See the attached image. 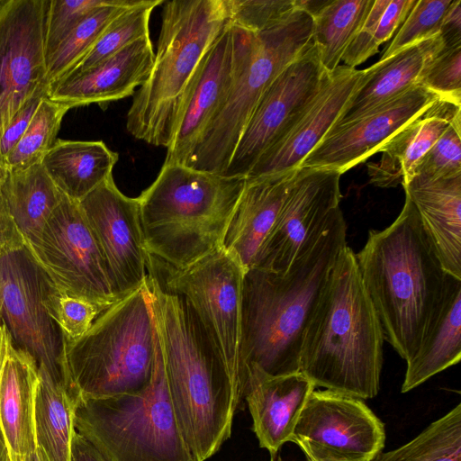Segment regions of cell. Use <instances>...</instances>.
Listing matches in <instances>:
<instances>
[{"mask_svg": "<svg viewBox=\"0 0 461 461\" xmlns=\"http://www.w3.org/2000/svg\"><path fill=\"white\" fill-rule=\"evenodd\" d=\"M149 36L140 39L98 65L68 76L50 87L47 97L70 109L108 104L135 94L148 78L154 61Z\"/></svg>", "mask_w": 461, "mask_h": 461, "instance_id": "44dd1931", "label": "cell"}, {"mask_svg": "<svg viewBox=\"0 0 461 461\" xmlns=\"http://www.w3.org/2000/svg\"><path fill=\"white\" fill-rule=\"evenodd\" d=\"M230 23L257 33L274 25L291 13L294 0H228Z\"/></svg>", "mask_w": 461, "mask_h": 461, "instance_id": "b9f144b4", "label": "cell"}, {"mask_svg": "<svg viewBox=\"0 0 461 461\" xmlns=\"http://www.w3.org/2000/svg\"><path fill=\"white\" fill-rule=\"evenodd\" d=\"M229 22L228 0L164 1L152 68L126 115L135 139L167 148L192 77Z\"/></svg>", "mask_w": 461, "mask_h": 461, "instance_id": "8992f818", "label": "cell"}, {"mask_svg": "<svg viewBox=\"0 0 461 461\" xmlns=\"http://www.w3.org/2000/svg\"><path fill=\"white\" fill-rule=\"evenodd\" d=\"M341 175L333 169L298 168L253 267L285 274L292 264L315 244L340 209Z\"/></svg>", "mask_w": 461, "mask_h": 461, "instance_id": "5bb4252c", "label": "cell"}, {"mask_svg": "<svg viewBox=\"0 0 461 461\" xmlns=\"http://www.w3.org/2000/svg\"><path fill=\"white\" fill-rule=\"evenodd\" d=\"M453 0H417L380 59L439 34L444 15Z\"/></svg>", "mask_w": 461, "mask_h": 461, "instance_id": "8d00e7d4", "label": "cell"}, {"mask_svg": "<svg viewBox=\"0 0 461 461\" xmlns=\"http://www.w3.org/2000/svg\"><path fill=\"white\" fill-rule=\"evenodd\" d=\"M163 3L164 0H140L126 9L106 27L90 51L63 78L82 73L132 42L149 36L151 13Z\"/></svg>", "mask_w": 461, "mask_h": 461, "instance_id": "e575fe53", "label": "cell"}, {"mask_svg": "<svg viewBox=\"0 0 461 461\" xmlns=\"http://www.w3.org/2000/svg\"><path fill=\"white\" fill-rule=\"evenodd\" d=\"M313 383L303 373L271 375L250 365L246 370L243 398L252 418V429L260 447L274 457L292 441L293 432Z\"/></svg>", "mask_w": 461, "mask_h": 461, "instance_id": "7402d4cb", "label": "cell"}, {"mask_svg": "<svg viewBox=\"0 0 461 461\" xmlns=\"http://www.w3.org/2000/svg\"><path fill=\"white\" fill-rule=\"evenodd\" d=\"M384 340L356 253L346 245L305 327L300 372L315 387L362 400L374 398L380 388Z\"/></svg>", "mask_w": 461, "mask_h": 461, "instance_id": "7a4b0ae2", "label": "cell"}, {"mask_svg": "<svg viewBox=\"0 0 461 461\" xmlns=\"http://www.w3.org/2000/svg\"><path fill=\"white\" fill-rule=\"evenodd\" d=\"M312 17L294 8L262 32H250L226 98L188 167L222 175L259 98L312 41Z\"/></svg>", "mask_w": 461, "mask_h": 461, "instance_id": "9c48e42d", "label": "cell"}, {"mask_svg": "<svg viewBox=\"0 0 461 461\" xmlns=\"http://www.w3.org/2000/svg\"><path fill=\"white\" fill-rule=\"evenodd\" d=\"M152 259L163 267L164 281L149 271L167 291L187 302L213 350L241 383L244 392L242 294L245 267L223 247L184 269H174Z\"/></svg>", "mask_w": 461, "mask_h": 461, "instance_id": "30bf717a", "label": "cell"}, {"mask_svg": "<svg viewBox=\"0 0 461 461\" xmlns=\"http://www.w3.org/2000/svg\"><path fill=\"white\" fill-rule=\"evenodd\" d=\"M70 461H108L100 451L77 431L71 442Z\"/></svg>", "mask_w": 461, "mask_h": 461, "instance_id": "c3c4849f", "label": "cell"}, {"mask_svg": "<svg viewBox=\"0 0 461 461\" xmlns=\"http://www.w3.org/2000/svg\"><path fill=\"white\" fill-rule=\"evenodd\" d=\"M118 159L102 140H56L41 165L63 194L79 202L113 176Z\"/></svg>", "mask_w": 461, "mask_h": 461, "instance_id": "f1b7e54d", "label": "cell"}, {"mask_svg": "<svg viewBox=\"0 0 461 461\" xmlns=\"http://www.w3.org/2000/svg\"><path fill=\"white\" fill-rule=\"evenodd\" d=\"M44 305L66 341L82 337L105 311L88 300L60 294L54 286L47 294Z\"/></svg>", "mask_w": 461, "mask_h": 461, "instance_id": "74e56055", "label": "cell"}, {"mask_svg": "<svg viewBox=\"0 0 461 461\" xmlns=\"http://www.w3.org/2000/svg\"><path fill=\"white\" fill-rule=\"evenodd\" d=\"M347 245L339 209L315 244L285 274L246 271L242 294V361L271 375L300 372L303 336L332 266Z\"/></svg>", "mask_w": 461, "mask_h": 461, "instance_id": "277c9868", "label": "cell"}, {"mask_svg": "<svg viewBox=\"0 0 461 461\" xmlns=\"http://www.w3.org/2000/svg\"><path fill=\"white\" fill-rule=\"evenodd\" d=\"M68 110V106L44 96L24 134L5 158V171L23 170L41 163L56 141L62 119Z\"/></svg>", "mask_w": 461, "mask_h": 461, "instance_id": "d590c367", "label": "cell"}, {"mask_svg": "<svg viewBox=\"0 0 461 461\" xmlns=\"http://www.w3.org/2000/svg\"><path fill=\"white\" fill-rule=\"evenodd\" d=\"M25 245L0 189V256Z\"/></svg>", "mask_w": 461, "mask_h": 461, "instance_id": "bcb514c9", "label": "cell"}, {"mask_svg": "<svg viewBox=\"0 0 461 461\" xmlns=\"http://www.w3.org/2000/svg\"><path fill=\"white\" fill-rule=\"evenodd\" d=\"M297 170L246 178L224 237L223 248L253 267L294 181Z\"/></svg>", "mask_w": 461, "mask_h": 461, "instance_id": "603a6c76", "label": "cell"}, {"mask_svg": "<svg viewBox=\"0 0 461 461\" xmlns=\"http://www.w3.org/2000/svg\"><path fill=\"white\" fill-rule=\"evenodd\" d=\"M418 84L441 100L461 105V45L443 48L423 71Z\"/></svg>", "mask_w": 461, "mask_h": 461, "instance_id": "60d3db41", "label": "cell"}, {"mask_svg": "<svg viewBox=\"0 0 461 461\" xmlns=\"http://www.w3.org/2000/svg\"><path fill=\"white\" fill-rule=\"evenodd\" d=\"M246 178L163 164L137 198L147 253L184 269L223 247Z\"/></svg>", "mask_w": 461, "mask_h": 461, "instance_id": "5b68a950", "label": "cell"}, {"mask_svg": "<svg viewBox=\"0 0 461 461\" xmlns=\"http://www.w3.org/2000/svg\"><path fill=\"white\" fill-rule=\"evenodd\" d=\"M292 442L308 461H371L385 442L384 423L362 401L331 390H313Z\"/></svg>", "mask_w": 461, "mask_h": 461, "instance_id": "4fadbf2b", "label": "cell"}, {"mask_svg": "<svg viewBox=\"0 0 461 461\" xmlns=\"http://www.w3.org/2000/svg\"><path fill=\"white\" fill-rule=\"evenodd\" d=\"M20 461H41V459H40L39 455L36 450V452L26 456L25 458H23V460H20Z\"/></svg>", "mask_w": 461, "mask_h": 461, "instance_id": "f5cc1de1", "label": "cell"}, {"mask_svg": "<svg viewBox=\"0 0 461 461\" xmlns=\"http://www.w3.org/2000/svg\"><path fill=\"white\" fill-rule=\"evenodd\" d=\"M365 69L339 65L290 127L262 154L246 178L296 170L340 120L365 78Z\"/></svg>", "mask_w": 461, "mask_h": 461, "instance_id": "ffe728a7", "label": "cell"}, {"mask_svg": "<svg viewBox=\"0 0 461 461\" xmlns=\"http://www.w3.org/2000/svg\"><path fill=\"white\" fill-rule=\"evenodd\" d=\"M460 130L461 115L454 119L439 139L421 158L415 168L414 176L438 178L461 175Z\"/></svg>", "mask_w": 461, "mask_h": 461, "instance_id": "ab89813d", "label": "cell"}, {"mask_svg": "<svg viewBox=\"0 0 461 461\" xmlns=\"http://www.w3.org/2000/svg\"><path fill=\"white\" fill-rule=\"evenodd\" d=\"M150 304L176 420L197 461L216 454L231 435L241 383L209 343L187 302L148 273Z\"/></svg>", "mask_w": 461, "mask_h": 461, "instance_id": "6da1fadb", "label": "cell"}, {"mask_svg": "<svg viewBox=\"0 0 461 461\" xmlns=\"http://www.w3.org/2000/svg\"><path fill=\"white\" fill-rule=\"evenodd\" d=\"M249 33L229 22L203 56L181 104L164 164L188 166L226 98Z\"/></svg>", "mask_w": 461, "mask_h": 461, "instance_id": "ac0fdd59", "label": "cell"}, {"mask_svg": "<svg viewBox=\"0 0 461 461\" xmlns=\"http://www.w3.org/2000/svg\"><path fill=\"white\" fill-rule=\"evenodd\" d=\"M104 259L118 300L148 278L138 198L123 194L111 176L79 202Z\"/></svg>", "mask_w": 461, "mask_h": 461, "instance_id": "e0dca14e", "label": "cell"}, {"mask_svg": "<svg viewBox=\"0 0 461 461\" xmlns=\"http://www.w3.org/2000/svg\"><path fill=\"white\" fill-rule=\"evenodd\" d=\"M327 74L311 41L259 98L222 175L246 178L262 154L316 95Z\"/></svg>", "mask_w": 461, "mask_h": 461, "instance_id": "2e32d148", "label": "cell"}, {"mask_svg": "<svg viewBox=\"0 0 461 461\" xmlns=\"http://www.w3.org/2000/svg\"><path fill=\"white\" fill-rule=\"evenodd\" d=\"M371 461H461V404L429 424L405 445Z\"/></svg>", "mask_w": 461, "mask_h": 461, "instance_id": "836d02e7", "label": "cell"}, {"mask_svg": "<svg viewBox=\"0 0 461 461\" xmlns=\"http://www.w3.org/2000/svg\"><path fill=\"white\" fill-rule=\"evenodd\" d=\"M156 346L147 278L142 286L104 311L82 337L64 339L70 398L77 403L79 399L140 393L152 377Z\"/></svg>", "mask_w": 461, "mask_h": 461, "instance_id": "52a82bcc", "label": "cell"}, {"mask_svg": "<svg viewBox=\"0 0 461 461\" xmlns=\"http://www.w3.org/2000/svg\"><path fill=\"white\" fill-rule=\"evenodd\" d=\"M0 189L25 242L41 232L64 197L41 163L8 172Z\"/></svg>", "mask_w": 461, "mask_h": 461, "instance_id": "f546056e", "label": "cell"}, {"mask_svg": "<svg viewBox=\"0 0 461 461\" xmlns=\"http://www.w3.org/2000/svg\"><path fill=\"white\" fill-rule=\"evenodd\" d=\"M459 115L461 105L437 100L378 150L380 160L367 164L370 183L383 188L407 184L421 158Z\"/></svg>", "mask_w": 461, "mask_h": 461, "instance_id": "d4e9b609", "label": "cell"}, {"mask_svg": "<svg viewBox=\"0 0 461 461\" xmlns=\"http://www.w3.org/2000/svg\"><path fill=\"white\" fill-rule=\"evenodd\" d=\"M389 2L390 0H374L361 29L343 54L341 61L345 66L356 68L378 51L374 46L373 38L379 19Z\"/></svg>", "mask_w": 461, "mask_h": 461, "instance_id": "7bdbcfd3", "label": "cell"}, {"mask_svg": "<svg viewBox=\"0 0 461 461\" xmlns=\"http://www.w3.org/2000/svg\"><path fill=\"white\" fill-rule=\"evenodd\" d=\"M46 95H39L30 100L13 119L0 139V161L5 168V158L19 142L28 128L41 99ZM7 173V172H6Z\"/></svg>", "mask_w": 461, "mask_h": 461, "instance_id": "f6af8a7d", "label": "cell"}, {"mask_svg": "<svg viewBox=\"0 0 461 461\" xmlns=\"http://www.w3.org/2000/svg\"><path fill=\"white\" fill-rule=\"evenodd\" d=\"M439 35L444 48L461 45V0H453L449 5L444 15Z\"/></svg>", "mask_w": 461, "mask_h": 461, "instance_id": "7dc6e473", "label": "cell"}, {"mask_svg": "<svg viewBox=\"0 0 461 461\" xmlns=\"http://www.w3.org/2000/svg\"><path fill=\"white\" fill-rule=\"evenodd\" d=\"M115 0H50L45 27L46 60L72 30L94 11Z\"/></svg>", "mask_w": 461, "mask_h": 461, "instance_id": "f35d334b", "label": "cell"}, {"mask_svg": "<svg viewBox=\"0 0 461 461\" xmlns=\"http://www.w3.org/2000/svg\"><path fill=\"white\" fill-rule=\"evenodd\" d=\"M25 245L0 256V314L12 342L29 353L68 395L63 335L44 300L52 288Z\"/></svg>", "mask_w": 461, "mask_h": 461, "instance_id": "7c38bea8", "label": "cell"}, {"mask_svg": "<svg viewBox=\"0 0 461 461\" xmlns=\"http://www.w3.org/2000/svg\"><path fill=\"white\" fill-rule=\"evenodd\" d=\"M374 0H330L312 17V38L323 68L331 72L361 29Z\"/></svg>", "mask_w": 461, "mask_h": 461, "instance_id": "1f68e13d", "label": "cell"}, {"mask_svg": "<svg viewBox=\"0 0 461 461\" xmlns=\"http://www.w3.org/2000/svg\"><path fill=\"white\" fill-rule=\"evenodd\" d=\"M140 0H115L79 23L46 60V81L51 86L66 77L90 51L106 27Z\"/></svg>", "mask_w": 461, "mask_h": 461, "instance_id": "d6a6232c", "label": "cell"}, {"mask_svg": "<svg viewBox=\"0 0 461 461\" xmlns=\"http://www.w3.org/2000/svg\"><path fill=\"white\" fill-rule=\"evenodd\" d=\"M75 405L67 390L39 366L34 426L41 461H70Z\"/></svg>", "mask_w": 461, "mask_h": 461, "instance_id": "4dcf8cb0", "label": "cell"}, {"mask_svg": "<svg viewBox=\"0 0 461 461\" xmlns=\"http://www.w3.org/2000/svg\"><path fill=\"white\" fill-rule=\"evenodd\" d=\"M39 366L24 350L10 347L0 375V426L12 461H20L37 450L35 397Z\"/></svg>", "mask_w": 461, "mask_h": 461, "instance_id": "484cf974", "label": "cell"}, {"mask_svg": "<svg viewBox=\"0 0 461 461\" xmlns=\"http://www.w3.org/2000/svg\"><path fill=\"white\" fill-rule=\"evenodd\" d=\"M416 2L417 0H390L374 34L373 43L376 50L402 24Z\"/></svg>", "mask_w": 461, "mask_h": 461, "instance_id": "ee69618b", "label": "cell"}, {"mask_svg": "<svg viewBox=\"0 0 461 461\" xmlns=\"http://www.w3.org/2000/svg\"><path fill=\"white\" fill-rule=\"evenodd\" d=\"M356 259L384 340L407 362L437 312L449 275L408 197L393 223L369 230Z\"/></svg>", "mask_w": 461, "mask_h": 461, "instance_id": "3957f363", "label": "cell"}, {"mask_svg": "<svg viewBox=\"0 0 461 461\" xmlns=\"http://www.w3.org/2000/svg\"><path fill=\"white\" fill-rule=\"evenodd\" d=\"M12 344L11 335L5 325L2 322L0 324V375Z\"/></svg>", "mask_w": 461, "mask_h": 461, "instance_id": "681fc988", "label": "cell"}, {"mask_svg": "<svg viewBox=\"0 0 461 461\" xmlns=\"http://www.w3.org/2000/svg\"><path fill=\"white\" fill-rule=\"evenodd\" d=\"M330 0H294L295 8L301 9L312 17L315 16Z\"/></svg>", "mask_w": 461, "mask_h": 461, "instance_id": "f907efd6", "label": "cell"}, {"mask_svg": "<svg viewBox=\"0 0 461 461\" xmlns=\"http://www.w3.org/2000/svg\"><path fill=\"white\" fill-rule=\"evenodd\" d=\"M49 4L50 0H0V139L30 100L48 95Z\"/></svg>", "mask_w": 461, "mask_h": 461, "instance_id": "9a60e30c", "label": "cell"}, {"mask_svg": "<svg viewBox=\"0 0 461 461\" xmlns=\"http://www.w3.org/2000/svg\"><path fill=\"white\" fill-rule=\"evenodd\" d=\"M0 461H12L11 456H10V450L5 439V437L4 435V432L2 430V428L0 426Z\"/></svg>", "mask_w": 461, "mask_h": 461, "instance_id": "816d5d0a", "label": "cell"}, {"mask_svg": "<svg viewBox=\"0 0 461 461\" xmlns=\"http://www.w3.org/2000/svg\"><path fill=\"white\" fill-rule=\"evenodd\" d=\"M25 247L59 293L88 300L104 310L119 301L77 201L64 194L41 232Z\"/></svg>", "mask_w": 461, "mask_h": 461, "instance_id": "8fae6325", "label": "cell"}, {"mask_svg": "<svg viewBox=\"0 0 461 461\" xmlns=\"http://www.w3.org/2000/svg\"><path fill=\"white\" fill-rule=\"evenodd\" d=\"M2 323V318H1V314H0V324Z\"/></svg>", "mask_w": 461, "mask_h": 461, "instance_id": "db71d44e", "label": "cell"}, {"mask_svg": "<svg viewBox=\"0 0 461 461\" xmlns=\"http://www.w3.org/2000/svg\"><path fill=\"white\" fill-rule=\"evenodd\" d=\"M73 420L108 461H197L176 420L158 332L149 384L135 394L79 399Z\"/></svg>", "mask_w": 461, "mask_h": 461, "instance_id": "ba28073f", "label": "cell"}, {"mask_svg": "<svg viewBox=\"0 0 461 461\" xmlns=\"http://www.w3.org/2000/svg\"><path fill=\"white\" fill-rule=\"evenodd\" d=\"M443 48L438 34L379 59L365 69L362 85L335 125L353 121L418 84L423 71Z\"/></svg>", "mask_w": 461, "mask_h": 461, "instance_id": "4316f807", "label": "cell"}, {"mask_svg": "<svg viewBox=\"0 0 461 461\" xmlns=\"http://www.w3.org/2000/svg\"><path fill=\"white\" fill-rule=\"evenodd\" d=\"M402 187L444 269L461 279V175L414 176Z\"/></svg>", "mask_w": 461, "mask_h": 461, "instance_id": "cb8c5ba5", "label": "cell"}, {"mask_svg": "<svg viewBox=\"0 0 461 461\" xmlns=\"http://www.w3.org/2000/svg\"><path fill=\"white\" fill-rule=\"evenodd\" d=\"M440 97L416 84L360 117L334 125L300 167H320L343 174L366 161L403 126Z\"/></svg>", "mask_w": 461, "mask_h": 461, "instance_id": "d6986e66", "label": "cell"}, {"mask_svg": "<svg viewBox=\"0 0 461 461\" xmlns=\"http://www.w3.org/2000/svg\"><path fill=\"white\" fill-rule=\"evenodd\" d=\"M461 357V279L448 275L444 294L422 340L409 359L402 393L409 392Z\"/></svg>", "mask_w": 461, "mask_h": 461, "instance_id": "83f0119b", "label": "cell"}]
</instances>
